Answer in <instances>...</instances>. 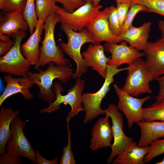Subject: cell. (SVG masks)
<instances>
[{"mask_svg": "<svg viewBox=\"0 0 164 164\" xmlns=\"http://www.w3.org/2000/svg\"><path fill=\"white\" fill-rule=\"evenodd\" d=\"M70 66H58L51 62L45 70L39 69L35 73L28 71L27 76L39 88L38 96L40 99L48 104L54 101L56 95L52 90L53 81L57 79L62 83L69 81L74 74Z\"/></svg>", "mask_w": 164, "mask_h": 164, "instance_id": "obj_1", "label": "cell"}, {"mask_svg": "<svg viewBox=\"0 0 164 164\" xmlns=\"http://www.w3.org/2000/svg\"><path fill=\"white\" fill-rule=\"evenodd\" d=\"M59 22L60 17L55 13L48 17L43 25L45 36L40 48L39 60L34 67L36 70L51 62L58 66H70V61L64 57L63 51L60 46L56 45L55 41L54 30L56 25Z\"/></svg>", "mask_w": 164, "mask_h": 164, "instance_id": "obj_2", "label": "cell"}, {"mask_svg": "<svg viewBox=\"0 0 164 164\" xmlns=\"http://www.w3.org/2000/svg\"><path fill=\"white\" fill-rule=\"evenodd\" d=\"M60 27L66 34L68 42L67 43L60 42V46L76 64L77 69L72 78L73 79L80 78L87 72L88 67L81 53V48L85 43L95 44V42L86 29L80 32H75L63 23H61Z\"/></svg>", "mask_w": 164, "mask_h": 164, "instance_id": "obj_3", "label": "cell"}, {"mask_svg": "<svg viewBox=\"0 0 164 164\" xmlns=\"http://www.w3.org/2000/svg\"><path fill=\"white\" fill-rule=\"evenodd\" d=\"M85 82L80 78L76 79V84L67 91V94L62 95L61 92L64 89L60 82L56 81L54 83L52 90L55 93L56 97L54 102L49 104L48 107L43 108L40 111L41 113L55 112L60 108V105H69L70 111L68 114L66 118L67 123L77 115L81 111H84L82 102V93L84 90Z\"/></svg>", "mask_w": 164, "mask_h": 164, "instance_id": "obj_4", "label": "cell"}, {"mask_svg": "<svg viewBox=\"0 0 164 164\" xmlns=\"http://www.w3.org/2000/svg\"><path fill=\"white\" fill-rule=\"evenodd\" d=\"M126 70H127V67L118 68L116 66L108 65L104 81L101 88L95 93L82 94V102L85 113L84 123L90 121L99 115L105 114V110L101 108L102 100L109 91L111 85L114 82V76Z\"/></svg>", "mask_w": 164, "mask_h": 164, "instance_id": "obj_5", "label": "cell"}, {"mask_svg": "<svg viewBox=\"0 0 164 164\" xmlns=\"http://www.w3.org/2000/svg\"><path fill=\"white\" fill-rule=\"evenodd\" d=\"M26 35L25 31H22L12 35L15 43L8 52L0 58V73L15 76H27L30 65L22 54L21 49V42Z\"/></svg>", "mask_w": 164, "mask_h": 164, "instance_id": "obj_6", "label": "cell"}, {"mask_svg": "<svg viewBox=\"0 0 164 164\" xmlns=\"http://www.w3.org/2000/svg\"><path fill=\"white\" fill-rule=\"evenodd\" d=\"M127 75L125 83L121 89L133 97L141 94L152 93L149 86L153 80L147 69L144 61L140 58L127 67Z\"/></svg>", "mask_w": 164, "mask_h": 164, "instance_id": "obj_7", "label": "cell"}, {"mask_svg": "<svg viewBox=\"0 0 164 164\" xmlns=\"http://www.w3.org/2000/svg\"><path fill=\"white\" fill-rule=\"evenodd\" d=\"M103 6L94 5L92 2L85 4L72 13L66 12L63 8L57 5L56 13L59 15L60 22L67 25L75 32H80L100 11Z\"/></svg>", "mask_w": 164, "mask_h": 164, "instance_id": "obj_8", "label": "cell"}, {"mask_svg": "<svg viewBox=\"0 0 164 164\" xmlns=\"http://www.w3.org/2000/svg\"><path fill=\"white\" fill-rule=\"evenodd\" d=\"M28 121H23L18 117L13 121L10 126L11 135L6 148L8 151L19 157H26L36 163L35 151L23 131L26 123Z\"/></svg>", "mask_w": 164, "mask_h": 164, "instance_id": "obj_9", "label": "cell"}, {"mask_svg": "<svg viewBox=\"0 0 164 164\" xmlns=\"http://www.w3.org/2000/svg\"><path fill=\"white\" fill-rule=\"evenodd\" d=\"M117 106L110 104L105 110V115L110 118L112 123L114 142L111 147V152L108 159V163H112L114 158L123 152L127 146L134 142L131 137L127 136L123 131L124 120L122 114Z\"/></svg>", "mask_w": 164, "mask_h": 164, "instance_id": "obj_10", "label": "cell"}, {"mask_svg": "<svg viewBox=\"0 0 164 164\" xmlns=\"http://www.w3.org/2000/svg\"><path fill=\"white\" fill-rule=\"evenodd\" d=\"M113 86L118 98L117 106L125 115L128 128L130 129L134 123L143 121L142 106L151 97L148 96L142 98H136L126 93L117 84H114Z\"/></svg>", "mask_w": 164, "mask_h": 164, "instance_id": "obj_11", "label": "cell"}, {"mask_svg": "<svg viewBox=\"0 0 164 164\" xmlns=\"http://www.w3.org/2000/svg\"><path fill=\"white\" fill-rule=\"evenodd\" d=\"M110 11V6L100 11L85 27L96 44L103 41L117 43L123 41L119 35H114L110 29L108 18Z\"/></svg>", "mask_w": 164, "mask_h": 164, "instance_id": "obj_12", "label": "cell"}, {"mask_svg": "<svg viewBox=\"0 0 164 164\" xmlns=\"http://www.w3.org/2000/svg\"><path fill=\"white\" fill-rule=\"evenodd\" d=\"M119 44L106 42L104 46V50L111 54L108 63V66L120 65L126 64L128 65L145 56L144 53L127 45V42L122 41Z\"/></svg>", "mask_w": 164, "mask_h": 164, "instance_id": "obj_13", "label": "cell"}, {"mask_svg": "<svg viewBox=\"0 0 164 164\" xmlns=\"http://www.w3.org/2000/svg\"><path fill=\"white\" fill-rule=\"evenodd\" d=\"M143 51L146 67L155 80L164 74V37L148 42Z\"/></svg>", "mask_w": 164, "mask_h": 164, "instance_id": "obj_14", "label": "cell"}, {"mask_svg": "<svg viewBox=\"0 0 164 164\" xmlns=\"http://www.w3.org/2000/svg\"><path fill=\"white\" fill-rule=\"evenodd\" d=\"M13 75L8 74L3 77L6 83L4 92L0 97V107L3 103L10 97L18 93H21L24 99L29 101L34 97L29 89L34 84L30 78L28 76H19L14 78Z\"/></svg>", "mask_w": 164, "mask_h": 164, "instance_id": "obj_15", "label": "cell"}, {"mask_svg": "<svg viewBox=\"0 0 164 164\" xmlns=\"http://www.w3.org/2000/svg\"><path fill=\"white\" fill-rule=\"evenodd\" d=\"M109 118L106 115L104 118H100L94 125L89 146L92 151H95L99 149L111 146L113 135Z\"/></svg>", "mask_w": 164, "mask_h": 164, "instance_id": "obj_16", "label": "cell"}, {"mask_svg": "<svg viewBox=\"0 0 164 164\" xmlns=\"http://www.w3.org/2000/svg\"><path fill=\"white\" fill-rule=\"evenodd\" d=\"M104 50V46L100 43H90L82 55L87 67H91L104 79L110 58L105 56Z\"/></svg>", "mask_w": 164, "mask_h": 164, "instance_id": "obj_17", "label": "cell"}, {"mask_svg": "<svg viewBox=\"0 0 164 164\" xmlns=\"http://www.w3.org/2000/svg\"><path fill=\"white\" fill-rule=\"evenodd\" d=\"M44 23L43 21L38 19L34 32L21 46L22 54L30 65L35 66L39 60L40 51L39 44L44 29Z\"/></svg>", "mask_w": 164, "mask_h": 164, "instance_id": "obj_18", "label": "cell"}, {"mask_svg": "<svg viewBox=\"0 0 164 164\" xmlns=\"http://www.w3.org/2000/svg\"><path fill=\"white\" fill-rule=\"evenodd\" d=\"M151 25V22L149 21L139 27L133 26L120 34L119 36L123 41L128 43L130 46L140 51L143 50L148 43Z\"/></svg>", "mask_w": 164, "mask_h": 164, "instance_id": "obj_19", "label": "cell"}, {"mask_svg": "<svg viewBox=\"0 0 164 164\" xmlns=\"http://www.w3.org/2000/svg\"><path fill=\"white\" fill-rule=\"evenodd\" d=\"M4 12L3 15H0V33L10 36L20 31H25L29 29L22 12L16 10L9 13Z\"/></svg>", "mask_w": 164, "mask_h": 164, "instance_id": "obj_20", "label": "cell"}, {"mask_svg": "<svg viewBox=\"0 0 164 164\" xmlns=\"http://www.w3.org/2000/svg\"><path fill=\"white\" fill-rule=\"evenodd\" d=\"M137 124L141 130L140 137L137 144L139 147L148 146L156 139L164 137V121H143Z\"/></svg>", "mask_w": 164, "mask_h": 164, "instance_id": "obj_21", "label": "cell"}, {"mask_svg": "<svg viewBox=\"0 0 164 164\" xmlns=\"http://www.w3.org/2000/svg\"><path fill=\"white\" fill-rule=\"evenodd\" d=\"M150 149V145L140 147L134 142L118 154L112 163L113 164H144V158Z\"/></svg>", "mask_w": 164, "mask_h": 164, "instance_id": "obj_22", "label": "cell"}, {"mask_svg": "<svg viewBox=\"0 0 164 164\" xmlns=\"http://www.w3.org/2000/svg\"><path fill=\"white\" fill-rule=\"evenodd\" d=\"M20 113L10 107L2 106L0 110V154L5 153L6 145L11 135L10 126Z\"/></svg>", "mask_w": 164, "mask_h": 164, "instance_id": "obj_23", "label": "cell"}, {"mask_svg": "<svg viewBox=\"0 0 164 164\" xmlns=\"http://www.w3.org/2000/svg\"><path fill=\"white\" fill-rule=\"evenodd\" d=\"M35 1L38 19L44 23L50 15L56 13V0H35Z\"/></svg>", "mask_w": 164, "mask_h": 164, "instance_id": "obj_24", "label": "cell"}, {"mask_svg": "<svg viewBox=\"0 0 164 164\" xmlns=\"http://www.w3.org/2000/svg\"><path fill=\"white\" fill-rule=\"evenodd\" d=\"M143 119L144 121H164V100L156 101L152 105L143 108Z\"/></svg>", "mask_w": 164, "mask_h": 164, "instance_id": "obj_25", "label": "cell"}, {"mask_svg": "<svg viewBox=\"0 0 164 164\" xmlns=\"http://www.w3.org/2000/svg\"><path fill=\"white\" fill-rule=\"evenodd\" d=\"M23 15L24 19L28 23L31 35L34 31L38 20L35 10V0H26Z\"/></svg>", "mask_w": 164, "mask_h": 164, "instance_id": "obj_26", "label": "cell"}, {"mask_svg": "<svg viewBox=\"0 0 164 164\" xmlns=\"http://www.w3.org/2000/svg\"><path fill=\"white\" fill-rule=\"evenodd\" d=\"M140 12H149L148 9L145 6L139 3L132 2L131 4L121 33H124L133 26L132 22L136 15Z\"/></svg>", "mask_w": 164, "mask_h": 164, "instance_id": "obj_27", "label": "cell"}, {"mask_svg": "<svg viewBox=\"0 0 164 164\" xmlns=\"http://www.w3.org/2000/svg\"><path fill=\"white\" fill-rule=\"evenodd\" d=\"M150 145V150L144 159V163L149 162L155 157L164 153V138L157 139Z\"/></svg>", "mask_w": 164, "mask_h": 164, "instance_id": "obj_28", "label": "cell"}, {"mask_svg": "<svg viewBox=\"0 0 164 164\" xmlns=\"http://www.w3.org/2000/svg\"><path fill=\"white\" fill-rule=\"evenodd\" d=\"M67 128L68 133L67 144V146L63 149V154L60 158V164H75L76 161L71 149V132L69 129V123H67Z\"/></svg>", "mask_w": 164, "mask_h": 164, "instance_id": "obj_29", "label": "cell"}, {"mask_svg": "<svg viewBox=\"0 0 164 164\" xmlns=\"http://www.w3.org/2000/svg\"><path fill=\"white\" fill-rule=\"evenodd\" d=\"M131 2L146 7L149 12L155 13L164 16V0H130Z\"/></svg>", "mask_w": 164, "mask_h": 164, "instance_id": "obj_30", "label": "cell"}, {"mask_svg": "<svg viewBox=\"0 0 164 164\" xmlns=\"http://www.w3.org/2000/svg\"><path fill=\"white\" fill-rule=\"evenodd\" d=\"M110 11L109 14L108 22L110 29L113 34L119 36L121 28L117 15L116 7L112 5L110 6Z\"/></svg>", "mask_w": 164, "mask_h": 164, "instance_id": "obj_31", "label": "cell"}, {"mask_svg": "<svg viewBox=\"0 0 164 164\" xmlns=\"http://www.w3.org/2000/svg\"><path fill=\"white\" fill-rule=\"evenodd\" d=\"M116 1L117 15L122 28L130 9L132 2L130 0H123L120 2Z\"/></svg>", "mask_w": 164, "mask_h": 164, "instance_id": "obj_32", "label": "cell"}, {"mask_svg": "<svg viewBox=\"0 0 164 164\" xmlns=\"http://www.w3.org/2000/svg\"><path fill=\"white\" fill-rule=\"evenodd\" d=\"M56 2L62 5L63 8L67 12L71 13L84 5V0H56Z\"/></svg>", "mask_w": 164, "mask_h": 164, "instance_id": "obj_33", "label": "cell"}, {"mask_svg": "<svg viewBox=\"0 0 164 164\" xmlns=\"http://www.w3.org/2000/svg\"><path fill=\"white\" fill-rule=\"evenodd\" d=\"M22 163V159L11 152L0 154V164H20Z\"/></svg>", "mask_w": 164, "mask_h": 164, "instance_id": "obj_34", "label": "cell"}, {"mask_svg": "<svg viewBox=\"0 0 164 164\" xmlns=\"http://www.w3.org/2000/svg\"><path fill=\"white\" fill-rule=\"evenodd\" d=\"M26 0H8V5L5 12L9 13L16 10L23 12L26 6Z\"/></svg>", "mask_w": 164, "mask_h": 164, "instance_id": "obj_35", "label": "cell"}, {"mask_svg": "<svg viewBox=\"0 0 164 164\" xmlns=\"http://www.w3.org/2000/svg\"><path fill=\"white\" fill-rule=\"evenodd\" d=\"M35 155L36 163L38 164H57L58 163V157L51 160L47 159L41 155L38 150L35 151Z\"/></svg>", "mask_w": 164, "mask_h": 164, "instance_id": "obj_36", "label": "cell"}, {"mask_svg": "<svg viewBox=\"0 0 164 164\" xmlns=\"http://www.w3.org/2000/svg\"><path fill=\"white\" fill-rule=\"evenodd\" d=\"M159 85V90L158 94L154 98L156 101H159L164 100V75L155 79Z\"/></svg>", "mask_w": 164, "mask_h": 164, "instance_id": "obj_37", "label": "cell"}, {"mask_svg": "<svg viewBox=\"0 0 164 164\" xmlns=\"http://www.w3.org/2000/svg\"><path fill=\"white\" fill-rule=\"evenodd\" d=\"M15 43V40L0 43V55L2 56L8 52Z\"/></svg>", "mask_w": 164, "mask_h": 164, "instance_id": "obj_38", "label": "cell"}, {"mask_svg": "<svg viewBox=\"0 0 164 164\" xmlns=\"http://www.w3.org/2000/svg\"><path fill=\"white\" fill-rule=\"evenodd\" d=\"M8 5V0H0V9L3 12L6 10Z\"/></svg>", "mask_w": 164, "mask_h": 164, "instance_id": "obj_39", "label": "cell"}, {"mask_svg": "<svg viewBox=\"0 0 164 164\" xmlns=\"http://www.w3.org/2000/svg\"><path fill=\"white\" fill-rule=\"evenodd\" d=\"M158 27L161 32V37H164V20H160L159 22Z\"/></svg>", "mask_w": 164, "mask_h": 164, "instance_id": "obj_40", "label": "cell"}, {"mask_svg": "<svg viewBox=\"0 0 164 164\" xmlns=\"http://www.w3.org/2000/svg\"><path fill=\"white\" fill-rule=\"evenodd\" d=\"M10 36L8 35H4L0 33V39L1 42H8L11 40L10 39Z\"/></svg>", "mask_w": 164, "mask_h": 164, "instance_id": "obj_41", "label": "cell"}, {"mask_svg": "<svg viewBox=\"0 0 164 164\" xmlns=\"http://www.w3.org/2000/svg\"><path fill=\"white\" fill-rule=\"evenodd\" d=\"M101 0H93V3L95 5H97L99 4ZM123 0H116V1L119 2Z\"/></svg>", "mask_w": 164, "mask_h": 164, "instance_id": "obj_42", "label": "cell"}, {"mask_svg": "<svg viewBox=\"0 0 164 164\" xmlns=\"http://www.w3.org/2000/svg\"><path fill=\"white\" fill-rule=\"evenodd\" d=\"M156 164H164V158L162 161L160 162H157L156 163Z\"/></svg>", "mask_w": 164, "mask_h": 164, "instance_id": "obj_43", "label": "cell"}, {"mask_svg": "<svg viewBox=\"0 0 164 164\" xmlns=\"http://www.w3.org/2000/svg\"><path fill=\"white\" fill-rule=\"evenodd\" d=\"M85 2H93V0H84Z\"/></svg>", "mask_w": 164, "mask_h": 164, "instance_id": "obj_44", "label": "cell"}]
</instances>
